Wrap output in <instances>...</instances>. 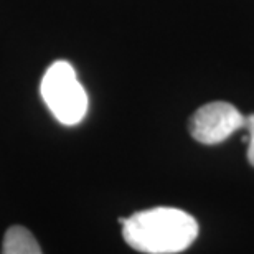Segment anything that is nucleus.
I'll use <instances>...</instances> for the list:
<instances>
[{"label":"nucleus","mask_w":254,"mask_h":254,"mask_svg":"<svg viewBox=\"0 0 254 254\" xmlns=\"http://www.w3.org/2000/svg\"><path fill=\"white\" fill-rule=\"evenodd\" d=\"M124 241L132 250L145 254H177L198 236V223L179 208L159 206L119 218Z\"/></svg>","instance_id":"1"},{"label":"nucleus","mask_w":254,"mask_h":254,"mask_svg":"<svg viewBox=\"0 0 254 254\" xmlns=\"http://www.w3.org/2000/svg\"><path fill=\"white\" fill-rule=\"evenodd\" d=\"M40 93L53 116L64 126H76L88 113V94L68 62H55L45 71Z\"/></svg>","instance_id":"2"},{"label":"nucleus","mask_w":254,"mask_h":254,"mask_svg":"<svg viewBox=\"0 0 254 254\" xmlns=\"http://www.w3.org/2000/svg\"><path fill=\"white\" fill-rule=\"evenodd\" d=\"M246 127V118L235 106L225 101H215L201 106L191 116L189 129L195 140L205 145H215Z\"/></svg>","instance_id":"3"},{"label":"nucleus","mask_w":254,"mask_h":254,"mask_svg":"<svg viewBox=\"0 0 254 254\" xmlns=\"http://www.w3.org/2000/svg\"><path fill=\"white\" fill-rule=\"evenodd\" d=\"M2 254H43L38 241L23 226H12L5 233Z\"/></svg>","instance_id":"4"},{"label":"nucleus","mask_w":254,"mask_h":254,"mask_svg":"<svg viewBox=\"0 0 254 254\" xmlns=\"http://www.w3.org/2000/svg\"><path fill=\"white\" fill-rule=\"evenodd\" d=\"M246 129L248 135L245 137V140L250 142V145H248V160L254 167V114L246 118Z\"/></svg>","instance_id":"5"}]
</instances>
